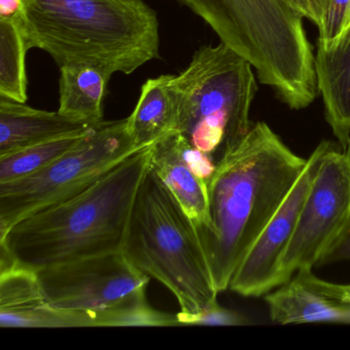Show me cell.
Wrapping results in <instances>:
<instances>
[{"label": "cell", "instance_id": "cell-1", "mask_svg": "<svg viewBox=\"0 0 350 350\" xmlns=\"http://www.w3.org/2000/svg\"><path fill=\"white\" fill-rule=\"evenodd\" d=\"M265 122L221 151L208 181L210 225L196 229L219 293L306 167Z\"/></svg>", "mask_w": 350, "mask_h": 350}, {"label": "cell", "instance_id": "cell-2", "mask_svg": "<svg viewBox=\"0 0 350 350\" xmlns=\"http://www.w3.org/2000/svg\"><path fill=\"white\" fill-rule=\"evenodd\" d=\"M153 144L126 157L81 193L16 223L0 235V249L36 271L122 251L135 200L150 169Z\"/></svg>", "mask_w": 350, "mask_h": 350}, {"label": "cell", "instance_id": "cell-3", "mask_svg": "<svg viewBox=\"0 0 350 350\" xmlns=\"http://www.w3.org/2000/svg\"><path fill=\"white\" fill-rule=\"evenodd\" d=\"M28 49L59 67L83 63L131 75L159 57L157 14L143 0H22Z\"/></svg>", "mask_w": 350, "mask_h": 350}, {"label": "cell", "instance_id": "cell-4", "mask_svg": "<svg viewBox=\"0 0 350 350\" xmlns=\"http://www.w3.org/2000/svg\"><path fill=\"white\" fill-rule=\"evenodd\" d=\"M122 252L167 288L181 312L196 314L218 303L196 226L151 167L135 200Z\"/></svg>", "mask_w": 350, "mask_h": 350}, {"label": "cell", "instance_id": "cell-5", "mask_svg": "<svg viewBox=\"0 0 350 350\" xmlns=\"http://www.w3.org/2000/svg\"><path fill=\"white\" fill-rule=\"evenodd\" d=\"M177 85L178 132L196 148L214 157L247 134L257 81L251 63L232 49L223 42L200 46Z\"/></svg>", "mask_w": 350, "mask_h": 350}, {"label": "cell", "instance_id": "cell-6", "mask_svg": "<svg viewBox=\"0 0 350 350\" xmlns=\"http://www.w3.org/2000/svg\"><path fill=\"white\" fill-rule=\"evenodd\" d=\"M139 149L128 118L104 120L48 167L0 183V235L28 215L81 193Z\"/></svg>", "mask_w": 350, "mask_h": 350}, {"label": "cell", "instance_id": "cell-7", "mask_svg": "<svg viewBox=\"0 0 350 350\" xmlns=\"http://www.w3.org/2000/svg\"><path fill=\"white\" fill-rule=\"evenodd\" d=\"M350 218V147L329 143L323 152L280 260L278 286L300 270H312L341 234Z\"/></svg>", "mask_w": 350, "mask_h": 350}, {"label": "cell", "instance_id": "cell-8", "mask_svg": "<svg viewBox=\"0 0 350 350\" xmlns=\"http://www.w3.org/2000/svg\"><path fill=\"white\" fill-rule=\"evenodd\" d=\"M38 274L51 306L90 313L95 319L99 313L146 293L150 280L122 251L51 266L38 270Z\"/></svg>", "mask_w": 350, "mask_h": 350}, {"label": "cell", "instance_id": "cell-9", "mask_svg": "<svg viewBox=\"0 0 350 350\" xmlns=\"http://www.w3.org/2000/svg\"><path fill=\"white\" fill-rule=\"evenodd\" d=\"M329 141H323L267 226L233 274L229 288L243 297H259L278 286L280 260L292 239L311 182Z\"/></svg>", "mask_w": 350, "mask_h": 350}, {"label": "cell", "instance_id": "cell-10", "mask_svg": "<svg viewBox=\"0 0 350 350\" xmlns=\"http://www.w3.org/2000/svg\"><path fill=\"white\" fill-rule=\"evenodd\" d=\"M100 124L75 120L59 111L36 109L26 103L0 97V157L54 139L81 134Z\"/></svg>", "mask_w": 350, "mask_h": 350}, {"label": "cell", "instance_id": "cell-11", "mask_svg": "<svg viewBox=\"0 0 350 350\" xmlns=\"http://www.w3.org/2000/svg\"><path fill=\"white\" fill-rule=\"evenodd\" d=\"M314 69L325 120L341 148H349L350 26L333 46H317Z\"/></svg>", "mask_w": 350, "mask_h": 350}, {"label": "cell", "instance_id": "cell-12", "mask_svg": "<svg viewBox=\"0 0 350 350\" xmlns=\"http://www.w3.org/2000/svg\"><path fill=\"white\" fill-rule=\"evenodd\" d=\"M182 134L173 132L152 145L150 167L175 196L196 229L210 225L208 182L189 167L181 150Z\"/></svg>", "mask_w": 350, "mask_h": 350}, {"label": "cell", "instance_id": "cell-13", "mask_svg": "<svg viewBox=\"0 0 350 350\" xmlns=\"http://www.w3.org/2000/svg\"><path fill=\"white\" fill-rule=\"evenodd\" d=\"M180 100L176 75L145 81L138 103L128 118V126L139 148L178 132Z\"/></svg>", "mask_w": 350, "mask_h": 350}, {"label": "cell", "instance_id": "cell-14", "mask_svg": "<svg viewBox=\"0 0 350 350\" xmlns=\"http://www.w3.org/2000/svg\"><path fill=\"white\" fill-rule=\"evenodd\" d=\"M111 75L100 67L72 63L60 67L58 111L75 120L104 122L103 102Z\"/></svg>", "mask_w": 350, "mask_h": 350}, {"label": "cell", "instance_id": "cell-15", "mask_svg": "<svg viewBox=\"0 0 350 350\" xmlns=\"http://www.w3.org/2000/svg\"><path fill=\"white\" fill-rule=\"evenodd\" d=\"M270 319L278 325L343 323L339 303L313 292L295 278L266 296Z\"/></svg>", "mask_w": 350, "mask_h": 350}, {"label": "cell", "instance_id": "cell-16", "mask_svg": "<svg viewBox=\"0 0 350 350\" xmlns=\"http://www.w3.org/2000/svg\"><path fill=\"white\" fill-rule=\"evenodd\" d=\"M19 19H0V97L26 103V54L29 49Z\"/></svg>", "mask_w": 350, "mask_h": 350}, {"label": "cell", "instance_id": "cell-17", "mask_svg": "<svg viewBox=\"0 0 350 350\" xmlns=\"http://www.w3.org/2000/svg\"><path fill=\"white\" fill-rule=\"evenodd\" d=\"M88 132L54 139L0 157V183L22 179L44 169L72 148Z\"/></svg>", "mask_w": 350, "mask_h": 350}, {"label": "cell", "instance_id": "cell-18", "mask_svg": "<svg viewBox=\"0 0 350 350\" xmlns=\"http://www.w3.org/2000/svg\"><path fill=\"white\" fill-rule=\"evenodd\" d=\"M1 327H96L90 313L62 310L46 301L19 307L0 309Z\"/></svg>", "mask_w": 350, "mask_h": 350}, {"label": "cell", "instance_id": "cell-19", "mask_svg": "<svg viewBox=\"0 0 350 350\" xmlns=\"http://www.w3.org/2000/svg\"><path fill=\"white\" fill-rule=\"evenodd\" d=\"M96 327H171L180 325L177 314L150 306L146 293L136 295L118 306L96 315Z\"/></svg>", "mask_w": 350, "mask_h": 350}, {"label": "cell", "instance_id": "cell-20", "mask_svg": "<svg viewBox=\"0 0 350 350\" xmlns=\"http://www.w3.org/2000/svg\"><path fill=\"white\" fill-rule=\"evenodd\" d=\"M350 26V0H329L319 27L321 48L333 46Z\"/></svg>", "mask_w": 350, "mask_h": 350}, {"label": "cell", "instance_id": "cell-21", "mask_svg": "<svg viewBox=\"0 0 350 350\" xmlns=\"http://www.w3.org/2000/svg\"><path fill=\"white\" fill-rule=\"evenodd\" d=\"M177 319L180 325H241L247 323L241 315L237 314L234 311L223 308L219 305V303H216L196 314L180 311L179 313H177Z\"/></svg>", "mask_w": 350, "mask_h": 350}, {"label": "cell", "instance_id": "cell-22", "mask_svg": "<svg viewBox=\"0 0 350 350\" xmlns=\"http://www.w3.org/2000/svg\"><path fill=\"white\" fill-rule=\"evenodd\" d=\"M295 278L313 292L335 302H350V284H333L317 278L312 270H300Z\"/></svg>", "mask_w": 350, "mask_h": 350}, {"label": "cell", "instance_id": "cell-23", "mask_svg": "<svg viewBox=\"0 0 350 350\" xmlns=\"http://www.w3.org/2000/svg\"><path fill=\"white\" fill-rule=\"evenodd\" d=\"M340 261H350V218L345 228L327 250L319 265Z\"/></svg>", "mask_w": 350, "mask_h": 350}, {"label": "cell", "instance_id": "cell-24", "mask_svg": "<svg viewBox=\"0 0 350 350\" xmlns=\"http://www.w3.org/2000/svg\"><path fill=\"white\" fill-rule=\"evenodd\" d=\"M22 0H0V19L21 18Z\"/></svg>", "mask_w": 350, "mask_h": 350}, {"label": "cell", "instance_id": "cell-25", "mask_svg": "<svg viewBox=\"0 0 350 350\" xmlns=\"http://www.w3.org/2000/svg\"><path fill=\"white\" fill-rule=\"evenodd\" d=\"M288 1L299 14L302 15L303 18L310 20L313 24L317 26V15H315L310 0H288Z\"/></svg>", "mask_w": 350, "mask_h": 350}, {"label": "cell", "instance_id": "cell-26", "mask_svg": "<svg viewBox=\"0 0 350 350\" xmlns=\"http://www.w3.org/2000/svg\"><path fill=\"white\" fill-rule=\"evenodd\" d=\"M310 1L311 5H312L313 10H314L315 15H317V28H319V26H321L323 14H325V10H327L329 0H310Z\"/></svg>", "mask_w": 350, "mask_h": 350}, {"label": "cell", "instance_id": "cell-27", "mask_svg": "<svg viewBox=\"0 0 350 350\" xmlns=\"http://www.w3.org/2000/svg\"><path fill=\"white\" fill-rule=\"evenodd\" d=\"M338 303H339L344 313L343 323H350V302Z\"/></svg>", "mask_w": 350, "mask_h": 350}]
</instances>
